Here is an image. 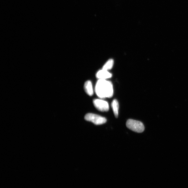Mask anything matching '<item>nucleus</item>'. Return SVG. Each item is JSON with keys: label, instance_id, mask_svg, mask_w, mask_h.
<instances>
[{"label": "nucleus", "instance_id": "nucleus-5", "mask_svg": "<svg viewBox=\"0 0 188 188\" xmlns=\"http://www.w3.org/2000/svg\"><path fill=\"white\" fill-rule=\"evenodd\" d=\"M112 75L108 71L102 69L96 73V77L99 80H107L112 77Z\"/></svg>", "mask_w": 188, "mask_h": 188}, {"label": "nucleus", "instance_id": "nucleus-6", "mask_svg": "<svg viewBox=\"0 0 188 188\" xmlns=\"http://www.w3.org/2000/svg\"><path fill=\"white\" fill-rule=\"evenodd\" d=\"M84 89L86 93L88 96H92L94 91L92 84L90 81H86L84 85Z\"/></svg>", "mask_w": 188, "mask_h": 188}, {"label": "nucleus", "instance_id": "nucleus-4", "mask_svg": "<svg viewBox=\"0 0 188 188\" xmlns=\"http://www.w3.org/2000/svg\"><path fill=\"white\" fill-rule=\"evenodd\" d=\"M95 107L99 111H107L109 110V105L106 101L101 99H95L93 101Z\"/></svg>", "mask_w": 188, "mask_h": 188}, {"label": "nucleus", "instance_id": "nucleus-8", "mask_svg": "<svg viewBox=\"0 0 188 188\" xmlns=\"http://www.w3.org/2000/svg\"><path fill=\"white\" fill-rule=\"evenodd\" d=\"M114 64V60L111 59H109L103 66L102 69L109 71V70H111L113 68Z\"/></svg>", "mask_w": 188, "mask_h": 188}, {"label": "nucleus", "instance_id": "nucleus-2", "mask_svg": "<svg viewBox=\"0 0 188 188\" xmlns=\"http://www.w3.org/2000/svg\"><path fill=\"white\" fill-rule=\"evenodd\" d=\"M126 126L131 130L138 133H141L145 129L144 124L138 121L129 119L126 122Z\"/></svg>", "mask_w": 188, "mask_h": 188}, {"label": "nucleus", "instance_id": "nucleus-1", "mask_svg": "<svg viewBox=\"0 0 188 188\" xmlns=\"http://www.w3.org/2000/svg\"><path fill=\"white\" fill-rule=\"evenodd\" d=\"M95 91L99 98H111L114 93L112 83L107 80H99L96 83Z\"/></svg>", "mask_w": 188, "mask_h": 188}, {"label": "nucleus", "instance_id": "nucleus-3", "mask_svg": "<svg viewBox=\"0 0 188 188\" xmlns=\"http://www.w3.org/2000/svg\"><path fill=\"white\" fill-rule=\"evenodd\" d=\"M85 118L86 121L92 122L96 125H101L105 123L107 121L105 118L93 113L86 114Z\"/></svg>", "mask_w": 188, "mask_h": 188}, {"label": "nucleus", "instance_id": "nucleus-7", "mask_svg": "<svg viewBox=\"0 0 188 188\" xmlns=\"http://www.w3.org/2000/svg\"><path fill=\"white\" fill-rule=\"evenodd\" d=\"M111 106L113 111L116 118H118V115L119 103L118 101L116 100H114L112 102Z\"/></svg>", "mask_w": 188, "mask_h": 188}]
</instances>
